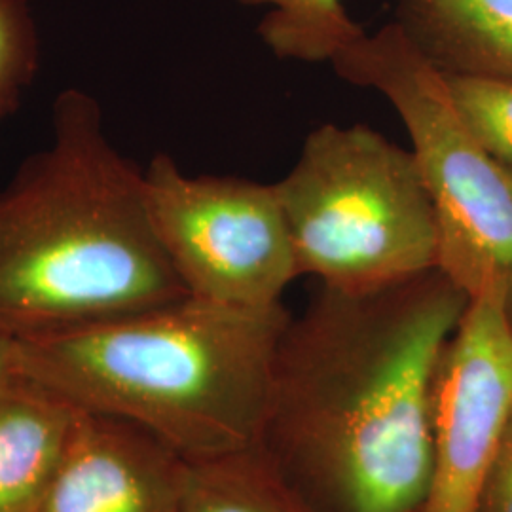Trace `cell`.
<instances>
[{
  "mask_svg": "<svg viewBox=\"0 0 512 512\" xmlns=\"http://www.w3.org/2000/svg\"><path fill=\"white\" fill-rule=\"evenodd\" d=\"M469 296L439 268L323 287L275 349L258 446L315 512H418L442 353Z\"/></svg>",
  "mask_w": 512,
  "mask_h": 512,
  "instance_id": "obj_1",
  "label": "cell"
},
{
  "mask_svg": "<svg viewBox=\"0 0 512 512\" xmlns=\"http://www.w3.org/2000/svg\"><path fill=\"white\" fill-rule=\"evenodd\" d=\"M184 296L143 169L110 143L95 97L59 93L48 147L0 188V332L73 329Z\"/></svg>",
  "mask_w": 512,
  "mask_h": 512,
  "instance_id": "obj_2",
  "label": "cell"
},
{
  "mask_svg": "<svg viewBox=\"0 0 512 512\" xmlns=\"http://www.w3.org/2000/svg\"><path fill=\"white\" fill-rule=\"evenodd\" d=\"M289 319L283 302L239 308L188 294L152 310L16 338L18 372L200 463L258 444Z\"/></svg>",
  "mask_w": 512,
  "mask_h": 512,
  "instance_id": "obj_3",
  "label": "cell"
},
{
  "mask_svg": "<svg viewBox=\"0 0 512 512\" xmlns=\"http://www.w3.org/2000/svg\"><path fill=\"white\" fill-rule=\"evenodd\" d=\"M275 192L300 277L366 293L439 266L437 217L414 154L376 129H313Z\"/></svg>",
  "mask_w": 512,
  "mask_h": 512,
  "instance_id": "obj_4",
  "label": "cell"
},
{
  "mask_svg": "<svg viewBox=\"0 0 512 512\" xmlns=\"http://www.w3.org/2000/svg\"><path fill=\"white\" fill-rule=\"evenodd\" d=\"M351 86L380 93L403 120L439 226V268L471 298L492 294L512 323V169L465 128L444 74L393 21L332 63Z\"/></svg>",
  "mask_w": 512,
  "mask_h": 512,
  "instance_id": "obj_5",
  "label": "cell"
},
{
  "mask_svg": "<svg viewBox=\"0 0 512 512\" xmlns=\"http://www.w3.org/2000/svg\"><path fill=\"white\" fill-rule=\"evenodd\" d=\"M156 236L190 296L239 308L281 304L300 274L275 184L186 175L169 154L143 169Z\"/></svg>",
  "mask_w": 512,
  "mask_h": 512,
  "instance_id": "obj_6",
  "label": "cell"
},
{
  "mask_svg": "<svg viewBox=\"0 0 512 512\" xmlns=\"http://www.w3.org/2000/svg\"><path fill=\"white\" fill-rule=\"evenodd\" d=\"M512 414V323L492 294L471 298L442 353L433 450L418 512H476Z\"/></svg>",
  "mask_w": 512,
  "mask_h": 512,
  "instance_id": "obj_7",
  "label": "cell"
},
{
  "mask_svg": "<svg viewBox=\"0 0 512 512\" xmlns=\"http://www.w3.org/2000/svg\"><path fill=\"white\" fill-rule=\"evenodd\" d=\"M188 461L145 429L84 412L35 512H181Z\"/></svg>",
  "mask_w": 512,
  "mask_h": 512,
  "instance_id": "obj_8",
  "label": "cell"
},
{
  "mask_svg": "<svg viewBox=\"0 0 512 512\" xmlns=\"http://www.w3.org/2000/svg\"><path fill=\"white\" fill-rule=\"evenodd\" d=\"M82 410L18 376L0 391V512H35Z\"/></svg>",
  "mask_w": 512,
  "mask_h": 512,
  "instance_id": "obj_9",
  "label": "cell"
},
{
  "mask_svg": "<svg viewBox=\"0 0 512 512\" xmlns=\"http://www.w3.org/2000/svg\"><path fill=\"white\" fill-rule=\"evenodd\" d=\"M395 14L442 73L512 78V0H395Z\"/></svg>",
  "mask_w": 512,
  "mask_h": 512,
  "instance_id": "obj_10",
  "label": "cell"
},
{
  "mask_svg": "<svg viewBox=\"0 0 512 512\" xmlns=\"http://www.w3.org/2000/svg\"><path fill=\"white\" fill-rule=\"evenodd\" d=\"M181 512H315L256 444L188 463Z\"/></svg>",
  "mask_w": 512,
  "mask_h": 512,
  "instance_id": "obj_11",
  "label": "cell"
},
{
  "mask_svg": "<svg viewBox=\"0 0 512 512\" xmlns=\"http://www.w3.org/2000/svg\"><path fill=\"white\" fill-rule=\"evenodd\" d=\"M264 6L260 40L279 59L332 63L365 31L349 16L344 0H238Z\"/></svg>",
  "mask_w": 512,
  "mask_h": 512,
  "instance_id": "obj_12",
  "label": "cell"
},
{
  "mask_svg": "<svg viewBox=\"0 0 512 512\" xmlns=\"http://www.w3.org/2000/svg\"><path fill=\"white\" fill-rule=\"evenodd\" d=\"M442 74L465 128L492 156L512 169V78Z\"/></svg>",
  "mask_w": 512,
  "mask_h": 512,
  "instance_id": "obj_13",
  "label": "cell"
},
{
  "mask_svg": "<svg viewBox=\"0 0 512 512\" xmlns=\"http://www.w3.org/2000/svg\"><path fill=\"white\" fill-rule=\"evenodd\" d=\"M37 69V38L25 0H0V118L12 114Z\"/></svg>",
  "mask_w": 512,
  "mask_h": 512,
  "instance_id": "obj_14",
  "label": "cell"
},
{
  "mask_svg": "<svg viewBox=\"0 0 512 512\" xmlns=\"http://www.w3.org/2000/svg\"><path fill=\"white\" fill-rule=\"evenodd\" d=\"M476 512H512V414Z\"/></svg>",
  "mask_w": 512,
  "mask_h": 512,
  "instance_id": "obj_15",
  "label": "cell"
},
{
  "mask_svg": "<svg viewBox=\"0 0 512 512\" xmlns=\"http://www.w3.org/2000/svg\"><path fill=\"white\" fill-rule=\"evenodd\" d=\"M18 376V340L0 332V391Z\"/></svg>",
  "mask_w": 512,
  "mask_h": 512,
  "instance_id": "obj_16",
  "label": "cell"
}]
</instances>
